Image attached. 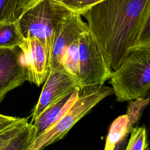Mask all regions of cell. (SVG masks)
Instances as JSON below:
<instances>
[{
  "instance_id": "cell-1",
  "label": "cell",
  "mask_w": 150,
  "mask_h": 150,
  "mask_svg": "<svg viewBox=\"0 0 150 150\" xmlns=\"http://www.w3.org/2000/svg\"><path fill=\"white\" fill-rule=\"evenodd\" d=\"M150 0H102L81 16L112 71L131 50Z\"/></svg>"
},
{
  "instance_id": "cell-2",
  "label": "cell",
  "mask_w": 150,
  "mask_h": 150,
  "mask_svg": "<svg viewBox=\"0 0 150 150\" xmlns=\"http://www.w3.org/2000/svg\"><path fill=\"white\" fill-rule=\"evenodd\" d=\"M110 83L120 102L142 98L150 90V49L131 50L112 71Z\"/></svg>"
},
{
  "instance_id": "cell-3",
  "label": "cell",
  "mask_w": 150,
  "mask_h": 150,
  "mask_svg": "<svg viewBox=\"0 0 150 150\" xmlns=\"http://www.w3.org/2000/svg\"><path fill=\"white\" fill-rule=\"evenodd\" d=\"M71 11L57 0H41L23 12L16 22L23 38L35 37L46 45L50 62L57 30Z\"/></svg>"
},
{
  "instance_id": "cell-4",
  "label": "cell",
  "mask_w": 150,
  "mask_h": 150,
  "mask_svg": "<svg viewBox=\"0 0 150 150\" xmlns=\"http://www.w3.org/2000/svg\"><path fill=\"white\" fill-rule=\"evenodd\" d=\"M113 93L112 87L104 84L97 88L80 89L79 95L73 104L56 122L36 137L29 150L43 149L63 138L94 107Z\"/></svg>"
},
{
  "instance_id": "cell-5",
  "label": "cell",
  "mask_w": 150,
  "mask_h": 150,
  "mask_svg": "<svg viewBox=\"0 0 150 150\" xmlns=\"http://www.w3.org/2000/svg\"><path fill=\"white\" fill-rule=\"evenodd\" d=\"M79 80L81 89L99 88L110 79L112 71L89 30L79 36Z\"/></svg>"
},
{
  "instance_id": "cell-6",
  "label": "cell",
  "mask_w": 150,
  "mask_h": 150,
  "mask_svg": "<svg viewBox=\"0 0 150 150\" xmlns=\"http://www.w3.org/2000/svg\"><path fill=\"white\" fill-rule=\"evenodd\" d=\"M76 87H80L79 79L67 71L64 67L50 70L39 100L32 111L31 122H33L49 106L73 91Z\"/></svg>"
},
{
  "instance_id": "cell-7",
  "label": "cell",
  "mask_w": 150,
  "mask_h": 150,
  "mask_svg": "<svg viewBox=\"0 0 150 150\" xmlns=\"http://www.w3.org/2000/svg\"><path fill=\"white\" fill-rule=\"evenodd\" d=\"M26 81L28 74L21 48H0V103L8 92Z\"/></svg>"
},
{
  "instance_id": "cell-8",
  "label": "cell",
  "mask_w": 150,
  "mask_h": 150,
  "mask_svg": "<svg viewBox=\"0 0 150 150\" xmlns=\"http://www.w3.org/2000/svg\"><path fill=\"white\" fill-rule=\"evenodd\" d=\"M23 52L28 81L37 86L45 81L50 71V59L46 45L33 36L23 38L19 46Z\"/></svg>"
},
{
  "instance_id": "cell-9",
  "label": "cell",
  "mask_w": 150,
  "mask_h": 150,
  "mask_svg": "<svg viewBox=\"0 0 150 150\" xmlns=\"http://www.w3.org/2000/svg\"><path fill=\"white\" fill-rule=\"evenodd\" d=\"M88 30L81 15L71 11L60 25L55 37L53 47L50 70L63 67L62 60L65 52L70 45L83 32Z\"/></svg>"
},
{
  "instance_id": "cell-10",
  "label": "cell",
  "mask_w": 150,
  "mask_h": 150,
  "mask_svg": "<svg viewBox=\"0 0 150 150\" xmlns=\"http://www.w3.org/2000/svg\"><path fill=\"white\" fill-rule=\"evenodd\" d=\"M36 138L33 123L27 118L19 121L0 131V150H29Z\"/></svg>"
},
{
  "instance_id": "cell-11",
  "label": "cell",
  "mask_w": 150,
  "mask_h": 150,
  "mask_svg": "<svg viewBox=\"0 0 150 150\" xmlns=\"http://www.w3.org/2000/svg\"><path fill=\"white\" fill-rule=\"evenodd\" d=\"M80 89V87H76L73 91L46 108L32 122L36 130V137L52 126L70 108L78 97Z\"/></svg>"
},
{
  "instance_id": "cell-12",
  "label": "cell",
  "mask_w": 150,
  "mask_h": 150,
  "mask_svg": "<svg viewBox=\"0 0 150 150\" xmlns=\"http://www.w3.org/2000/svg\"><path fill=\"white\" fill-rule=\"evenodd\" d=\"M132 127L127 114L118 117L111 124L105 144V150H114L120 148L125 140Z\"/></svg>"
},
{
  "instance_id": "cell-13",
  "label": "cell",
  "mask_w": 150,
  "mask_h": 150,
  "mask_svg": "<svg viewBox=\"0 0 150 150\" xmlns=\"http://www.w3.org/2000/svg\"><path fill=\"white\" fill-rule=\"evenodd\" d=\"M23 39L17 22H0V48L18 46Z\"/></svg>"
},
{
  "instance_id": "cell-14",
  "label": "cell",
  "mask_w": 150,
  "mask_h": 150,
  "mask_svg": "<svg viewBox=\"0 0 150 150\" xmlns=\"http://www.w3.org/2000/svg\"><path fill=\"white\" fill-rule=\"evenodd\" d=\"M139 48L150 49V1L143 16L131 50Z\"/></svg>"
},
{
  "instance_id": "cell-15",
  "label": "cell",
  "mask_w": 150,
  "mask_h": 150,
  "mask_svg": "<svg viewBox=\"0 0 150 150\" xmlns=\"http://www.w3.org/2000/svg\"><path fill=\"white\" fill-rule=\"evenodd\" d=\"M79 37L76 39L68 47L65 52L62 66L64 69L73 76L79 79Z\"/></svg>"
},
{
  "instance_id": "cell-16",
  "label": "cell",
  "mask_w": 150,
  "mask_h": 150,
  "mask_svg": "<svg viewBox=\"0 0 150 150\" xmlns=\"http://www.w3.org/2000/svg\"><path fill=\"white\" fill-rule=\"evenodd\" d=\"M130 133L127 150H145L148 148L147 133L145 127H132Z\"/></svg>"
},
{
  "instance_id": "cell-17",
  "label": "cell",
  "mask_w": 150,
  "mask_h": 150,
  "mask_svg": "<svg viewBox=\"0 0 150 150\" xmlns=\"http://www.w3.org/2000/svg\"><path fill=\"white\" fill-rule=\"evenodd\" d=\"M21 0H0V22H16L20 16Z\"/></svg>"
},
{
  "instance_id": "cell-18",
  "label": "cell",
  "mask_w": 150,
  "mask_h": 150,
  "mask_svg": "<svg viewBox=\"0 0 150 150\" xmlns=\"http://www.w3.org/2000/svg\"><path fill=\"white\" fill-rule=\"evenodd\" d=\"M145 97L130 101L127 115L129 118V124L132 128L133 125L135 124L139 118L144 108L150 103V96L147 98H145Z\"/></svg>"
},
{
  "instance_id": "cell-19",
  "label": "cell",
  "mask_w": 150,
  "mask_h": 150,
  "mask_svg": "<svg viewBox=\"0 0 150 150\" xmlns=\"http://www.w3.org/2000/svg\"><path fill=\"white\" fill-rule=\"evenodd\" d=\"M71 11L81 15L95 4L102 0H57Z\"/></svg>"
},
{
  "instance_id": "cell-20",
  "label": "cell",
  "mask_w": 150,
  "mask_h": 150,
  "mask_svg": "<svg viewBox=\"0 0 150 150\" xmlns=\"http://www.w3.org/2000/svg\"><path fill=\"white\" fill-rule=\"evenodd\" d=\"M19 120V118L7 116L0 114V131L14 124Z\"/></svg>"
},
{
  "instance_id": "cell-21",
  "label": "cell",
  "mask_w": 150,
  "mask_h": 150,
  "mask_svg": "<svg viewBox=\"0 0 150 150\" xmlns=\"http://www.w3.org/2000/svg\"><path fill=\"white\" fill-rule=\"evenodd\" d=\"M41 0H21V2L19 3V11L21 14L29 8L30 7H32L38 2H39Z\"/></svg>"
}]
</instances>
